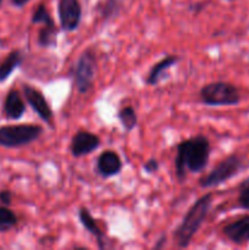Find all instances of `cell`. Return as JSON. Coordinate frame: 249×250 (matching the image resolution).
Instances as JSON below:
<instances>
[{
	"label": "cell",
	"instance_id": "obj_25",
	"mask_svg": "<svg viewBox=\"0 0 249 250\" xmlns=\"http://www.w3.org/2000/svg\"><path fill=\"white\" fill-rule=\"evenodd\" d=\"M29 1H31V0H11V4L14 5L15 7H17V9H21V7L26 6Z\"/></svg>",
	"mask_w": 249,
	"mask_h": 250
},
{
	"label": "cell",
	"instance_id": "obj_6",
	"mask_svg": "<svg viewBox=\"0 0 249 250\" xmlns=\"http://www.w3.org/2000/svg\"><path fill=\"white\" fill-rule=\"evenodd\" d=\"M95 70H97V58L92 49H87L78 56L71 70V76L78 93L87 94L92 89L95 80Z\"/></svg>",
	"mask_w": 249,
	"mask_h": 250
},
{
	"label": "cell",
	"instance_id": "obj_11",
	"mask_svg": "<svg viewBox=\"0 0 249 250\" xmlns=\"http://www.w3.org/2000/svg\"><path fill=\"white\" fill-rule=\"evenodd\" d=\"M27 106L23 97L16 88H11L6 93L2 104V112L9 121H19L23 117Z\"/></svg>",
	"mask_w": 249,
	"mask_h": 250
},
{
	"label": "cell",
	"instance_id": "obj_28",
	"mask_svg": "<svg viewBox=\"0 0 249 250\" xmlns=\"http://www.w3.org/2000/svg\"><path fill=\"white\" fill-rule=\"evenodd\" d=\"M2 4H4V0H0V9H1Z\"/></svg>",
	"mask_w": 249,
	"mask_h": 250
},
{
	"label": "cell",
	"instance_id": "obj_23",
	"mask_svg": "<svg viewBox=\"0 0 249 250\" xmlns=\"http://www.w3.org/2000/svg\"><path fill=\"white\" fill-rule=\"evenodd\" d=\"M14 199V193L10 189H1L0 190V204L5 207H10L12 204Z\"/></svg>",
	"mask_w": 249,
	"mask_h": 250
},
{
	"label": "cell",
	"instance_id": "obj_1",
	"mask_svg": "<svg viewBox=\"0 0 249 250\" xmlns=\"http://www.w3.org/2000/svg\"><path fill=\"white\" fill-rule=\"evenodd\" d=\"M175 175L180 183H185L188 173H200L207 168L210 159L209 139L203 134L180 142L176 146Z\"/></svg>",
	"mask_w": 249,
	"mask_h": 250
},
{
	"label": "cell",
	"instance_id": "obj_10",
	"mask_svg": "<svg viewBox=\"0 0 249 250\" xmlns=\"http://www.w3.org/2000/svg\"><path fill=\"white\" fill-rule=\"evenodd\" d=\"M124 168L121 158L114 150H104L98 156L95 163V172L103 178H110L117 176Z\"/></svg>",
	"mask_w": 249,
	"mask_h": 250
},
{
	"label": "cell",
	"instance_id": "obj_22",
	"mask_svg": "<svg viewBox=\"0 0 249 250\" xmlns=\"http://www.w3.org/2000/svg\"><path fill=\"white\" fill-rule=\"evenodd\" d=\"M160 168V164L156 160L155 158H150L149 160H146L143 165L144 172L148 173V175H153V173H156Z\"/></svg>",
	"mask_w": 249,
	"mask_h": 250
},
{
	"label": "cell",
	"instance_id": "obj_13",
	"mask_svg": "<svg viewBox=\"0 0 249 250\" xmlns=\"http://www.w3.org/2000/svg\"><path fill=\"white\" fill-rule=\"evenodd\" d=\"M180 60H181L180 56L172 54V55L165 56V58L161 59L160 61L154 63V65L151 66L150 71H149L148 76H146L145 78L146 84L153 85V87L158 85L159 83L164 80V77L166 76L167 71L170 70L171 67L177 65V63L180 62Z\"/></svg>",
	"mask_w": 249,
	"mask_h": 250
},
{
	"label": "cell",
	"instance_id": "obj_18",
	"mask_svg": "<svg viewBox=\"0 0 249 250\" xmlns=\"http://www.w3.org/2000/svg\"><path fill=\"white\" fill-rule=\"evenodd\" d=\"M19 225V216L9 207L0 204V233H7Z\"/></svg>",
	"mask_w": 249,
	"mask_h": 250
},
{
	"label": "cell",
	"instance_id": "obj_29",
	"mask_svg": "<svg viewBox=\"0 0 249 250\" xmlns=\"http://www.w3.org/2000/svg\"><path fill=\"white\" fill-rule=\"evenodd\" d=\"M227 1H233V0H227Z\"/></svg>",
	"mask_w": 249,
	"mask_h": 250
},
{
	"label": "cell",
	"instance_id": "obj_4",
	"mask_svg": "<svg viewBox=\"0 0 249 250\" xmlns=\"http://www.w3.org/2000/svg\"><path fill=\"white\" fill-rule=\"evenodd\" d=\"M43 132V127L33 124L0 126V146L12 149L29 146L36 142Z\"/></svg>",
	"mask_w": 249,
	"mask_h": 250
},
{
	"label": "cell",
	"instance_id": "obj_15",
	"mask_svg": "<svg viewBox=\"0 0 249 250\" xmlns=\"http://www.w3.org/2000/svg\"><path fill=\"white\" fill-rule=\"evenodd\" d=\"M24 60L23 53L20 49H14L10 51L1 61H0V83L11 77L12 73L22 65Z\"/></svg>",
	"mask_w": 249,
	"mask_h": 250
},
{
	"label": "cell",
	"instance_id": "obj_7",
	"mask_svg": "<svg viewBox=\"0 0 249 250\" xmlns=\"http://www.w3.org/2000/svg\"><path fill=\"white\" fill-rule=\"evenodd\" d=\"M22 95L26 99L27 104L34 111V114L38 115L42 121H44L48 126L53 128L54 112L43 93L37 89L36 87H33V85L24 83V84H22Z\"/></svg>",
	"mask_w": 249,
	"mask_h": 250
},
{
	"label": "cell",
	"instance_id": "obj_17",
	"mask_svg": "<svg viewBox=\"0 0 249 250\" xmlns=\"http://www.w3.org/2000/svg\"><path fill=\"white\" fill-rule=\"evenodd\" d=\"M117 120L126 132L133 131L138 124V116L132 106H124L117 111Z\"/></svg>",
	"mask_w": 249,
	"mask_h": 250
},
{
	"label": "cell",
	"instance_id": "obj_2",
	"mask_svg": "<svg viewBox=\"0 0 249 250\" xmlns=\"http://www.w3.org/2000/svg\"><path fill=\"white\" fill-rule=\"evenodd\" d=\"M212 204V194L207 193L202 195L192 207L188 209L186 215L183 216L182 221L178 225L177 229L173 232V239L178 248H188L192 243V239L198 231L200 229L202 225L204 224L210 208Z\"/></svg>",
	"mask_w": 249,
	"mask_h": 250
},
{
	"label": "cell",
	"instance_id": "obj_12",
	"mask_svg": "<svg viewBox=\"0 0 249 250\" xmlns=\"http://www.w3.org/2000/svg\"><path fill=\"white\" fill-rule=\"evenodd\" d=\"M222 233L228 241L237 246H244L249 243V216L239 217L236 221L225 225Z\"/></svg>",
	"mask_w": 249,
	"mask_h": 250
},
{
	"label": "cell",
	"instance_id": "obj_8",
	"mask_svg": "<svg viewBox=\"0 0 249 250\" xmlns=\"http://www.w3.org/2000/svg\"><path fill=\"white\" fill-rule=\"evenodd\" d=\"M58 16L62 31L75 32L82 20L81 2L78 0H59Z\"/></svg>",
	"mask_w": 249,
	"mask_h": 250
},
{
	"label": "cell",
	"instance_id": "obj_9",
	"mask_svg": "<svg viewBox=\"0 0 249 250\" xmlns=\"http://www.w3.org/2000/svg\"><path fill=\"white\" fill-rule=\"evenodd\" d=\"M100 138L89 131H78L71 138L70 151L73 158L89 155L100 146Z\"/></svg>",
	"mask_w": 249,
	"mask_h": 250
},
{
	"label": "cell",
	"instance_id": "obj_3",
	"mask_svg": "<svg viewBox=\"0 0 249 250\" xmlns=\"http://www.w3.org/2000/svg\"><path fill=\"white\" fill-rule=\"evenodd\" d=\"M199 100L207 106H233L241 102V94L232 83L216 81L200 88Z\"/></svg>",
	"mask_w": 249,
	"mask_h": 250
},
{
	"label": "cell",
	"instance_id": "obj_14",
	"mask_svg": "<svg viewBox=\"0 0 249 250\" xmlns=\"http://www.w3.org/2000/svg\"><path fill=\"white\" fill-rule=\"evenodd\" d=\"M78 220H80L83 229L94 237L95 241H97L98 248L105 249V247H106V241H105L106 239V234L100 229L98 222L95 221V219L92 216V214H90V211L87 208H81L78 210Z\"/></svg>",
	"mask_w": 249,
	"mask_h": 250
},
{
	"label": "cell",
	"instance_id": "obj_26",
	"mask_svg": "<svg viewBox=\"0 0 249 250\" xmlns=\"http://www.w3.org/2000/svg\"><path fill=\"white\" fill-rule=\"evenodd\" d=\"M165 243H166V236H161V238L159 239L158 243H156L155 246H154V249H160V248H163V247L165 246Z\"/></svg>",
	"mask_w": 249,
	"mask_h": 250
},
{
	"label": "cell",
	"instance_id": "obj_24",
	"mask_svg": "<svg viewBox=\"0 0 249 250\" xmlns=\"http://www.w3.org/2000/svg\"><path fill=\"white\" fill-rule=\"evenodd\" d=\"M208 2H203V1H199V2H195V4H192L189 7H188V10H189L190 12H193V14H199V12H202L203 10L205 9V5H207Z\"/></svg>",
	"mask_w": 249,
	"mask_h": 250
},
{
	"label": "cell",
	"instance_id": "obj_5",
	"mask_svg": "<svg viewBox=\"0 0 249 250\" xmlns=\"http://www.w3.org/2000/svg\"><path fill=\"white\" fill-rule=\"evenodd\" d=\"M246 168L244 160L238 154H231L220 161L208 175L199 180L202 188H214L224 185L231 178L236 177L242 170Z\"/></svg>",
	"mask_w": 249,
	"mask_h": 250
},
{
	"label": "cell",
	"instance_id": "obj_19",
	"mask_svg": "<svg viewBox=\"0 0 249 250\" xmlns=\"http://www.w3.org/2000/svg\"><path fill=\"white\" fill-rule=\"evenodd\" d=\"M122 6H124V0H105V2L99 9L100 16L104 20V22L114 20L120 15Z\"/></svg>",
	"mask_w": 249,
	"mask_h": 250
},
{
	"label": "cell",
	"instance_id": "obj_20",
	"mask_svg": "<svg viewBox=\"0 0 249 250\" xmlns=\"http://www.w3.org/2000/svg\"><path fill=\"white\" fill-rule=\"evenodd\" d=\"M31 22L33 24H42V26H55V21L51 17L50 12L45 7L44 4H39L37 9L34 10L33 15H32Z\"/></svg>",
	"mask_w": 249,
	"mask_h": 250
},
{
	"label": "cell",
	"instance_id": "obj_16",
	"mask_svg": "<svg viewBox=\"0 0 249 250\" xmlns=\"http://www.w3.org/2000/svg\"><path fill=\"white\" fill-rule=\"evenodd\" d=\"M59 29L55 26H42L38 31L37 43L41 48L54 49L58 46Z\"/></svg>",
	"mask_w": 249,
	"mask_h": 250
},
{
	"label": "cell",
	"instance_id": "obj_27",
	"mask_svg": "<svg viewBox=\"0 0 249 250\" xmlns=\"http://www.w3.org/2000/svg\"><path fill=\"white\" fill-rule=\"evenodd\" d=\"M238 188H249V177H247L246 180H243L239 185Z\"/></svg>",
	"mask_w": 249,
	"mask_h": 250
},
{
	"label": "cell",
	"instance_id": "obj_21",
	"mask_svg": "<svg viewBox=\"0 0 249 250\" xmlns=\"http://www.w3.org/2000/svg\"><path fill=\"white\" fill-rule=\"evenodd\" d=\"M238 207L249 211V188H238Z\"/></svg>",
	"mask_w": 249,
	"mask_h": 250
}]
</instances>
